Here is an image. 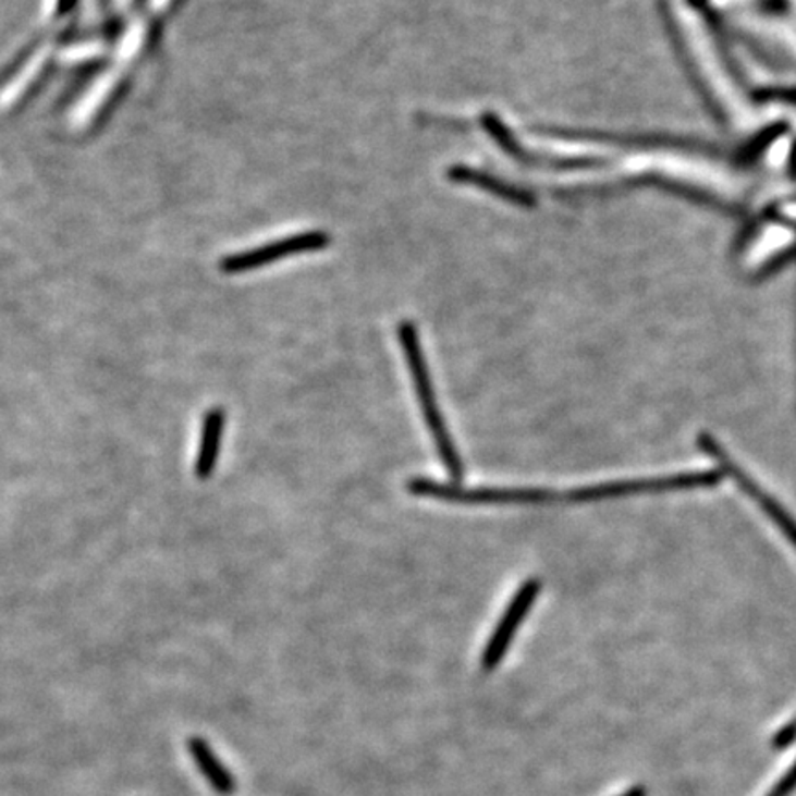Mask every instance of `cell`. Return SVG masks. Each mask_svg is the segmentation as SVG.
Returning <instances> with one entry per match:
<instances>
[{
    "label": "cell",
    "mask_w": 796,
    "mask_h": 796,
    "mask_svg": "<svg viewBox=\"0 0 796 796\" xmlns=\"http://www.w3.org/2000/svg\"><path fill=\"white\" fill-rule=\"evenodd\" d=\"M796 789V760L766 796H789Z\"/></svg>",
    "instance_id": "cell-9"
},
{
    "label": "cell",
    "mask_w": 796,
    "mask_h": 796,
    "mask_svg": "<svg viewBox=\"0 0 796 796\" xmlns=\"http://www.w3.org/2000/svg\"><path fill=\"white\" fill-rule=\"evenodd\" d=\"M617 796H644V791H641L640 787H633V789L625 791V793Z\"/></svg>",
    "instance_id": "cell-11"
},
{
    "label": "cell",
    "mask_w": 796,
    "mask_h": 796,
    "mask_svg": "<svg viewBox=\"0 0 796 796\" xmlns=\"http://www.w3.org/2000/svg\"><path fill=\"white\" fill-rule=\"evenodd\" d=\"M330 246V234L323 231H305L292 234L287 238L275 240L270 244L247 249L238 255H229L220 262V270L225 275H240L247 271L260 270L268 264L284 260V258L299 257L306 253L323 252Z\"/></svg>",
    "instance_id": "cell-4"
},
{
    "label": "cell",
    "mask_w": 796,
    "mask_h": 796,
    "mask_svg": "<svg viewBox=\"0 0 796 796\" xmlns=\"http://www.w3.org/2000/svg\"><path fill=\"white\" fill-rule=\"evenodd\" d=\"M399 342H401L404 358H406L407 369L414 380L415 393L419 396L420 409L425 417L426 426L430 430L436 450H438L439 460L443 463L444 468L449 470L450 478L455 483H460L463 479V460L457 449H455L454 439L450 436L449 426L444 423L441 407L438 404V395L433 390L431 382L430 369L426 364L425 353L420 347L419 330L412 321H402L396 329Z\"/></svg>",
    "instance_id": "cell-1"
},
{
    "label": "cell",
    "mask_w": 796,
    "mask_h": 796,
    "mask_svg": "<svg viewBox=\"0 0 796 796\" xmlns=\"http://www.w3.org/2000/svg\"><path fill=\"white\" fill-rule=\"evenodd\" d=\"M76 2L78 0H58V12H56V15L63 17V15L71 12L72 8L76 7Z\"/></svg>",
    "instance_id": "cell-10"
},
{
    "label": "cell",
    "mask_w": 796,
    "mask_h": 796,
    "mask_svg": "<svg viewBox=\"0 0 796 796\" xmlns=\"http://www.w3.org/2000/svg\"><path fill=\"white\" fill-rule=\"evenodd\" d=\"M697 444H699V449H701L708 457H712L713 462L718 463L719 470L725 474V476H728V478L734 479L737 487H739L743 492H747V494H749V497L752 498L758 505H760L761 510L766 511L767 516H771V521H773L774 524H776V526H779L780 529L787 535V539H789L793 544H796V524L793 522V518L785 513L784 507H782V505H780L773 497H769V494H767V492L763 491L758 483H756L755 479L750 478L749 474L745 473V470H743V468L739 467L734 460H732L731 455L726 454V450L723 449V446H721V444H719L718 441L710 436V433H701V436L697 438Z\"/></svg>",
    "instance_id": "cell-5"
},
{
    "label": "cell",
    "mask_w": 796,
    "mask_h": 796,
    "mask_svg": "<svg viewBox=\"0 0 796 796\" xmlns=\"http://www.w3.org/2000/svg\"><path fill=\"white\" fill-rule=\"evenodd\" d=\"M223 426H225V412L222 407H212L205 414L201 423V439H199L198 460L194 473L198 479L205 481L215 473L220 443H222Z\"/></svg>",
    "instance_id": "cell-7"
},
{
    "label": "cell",
    "mask_w": 796,
    "mask_h": 796,
    "mask_svg": "<svg viewBox=\"0 0 796 796\" xmlns=\"http://www.w3.org/2000/svg\"><path fill=\"white\" fill-rule=\"evenodd\" d=\"M409 494L420 498H436L441 502L463 503V505H555L563 503V492L548 489H526V487H468L457 483H443L436 479H407Z\"/></svg>",
    "instance_id": "cell-2"
},
{
    "label": "cell",
    "mask_w": 796,
    "mask_h": 796,
    "mask_svg": "<svg viewBox=\"0 0 796 796\" xmlns=\"http://www.w3.org/2000/svg\"><path fill=\"white\" fill-rule=\"evenodd\" d=\"M540 581L539 579H527L518 592L511 598L510 605L503 612L502 620L498 622L497 627L492 630L491 640L486 646V651L481 654V665L483 670L492 671L502 662L503 657L510 649L513 636L516 629L521 627L527 612L531 611L535 601L539 598Z\"/></svg>",
    "instance_id": "cell-6"
},
{
    "label": "cell",
    "mask_w": 796,
    "mask_h": 796,
    "mask_svg": "<svg viewBox=\"0 0 796 796\" xmlns=\"http://www.w3.org/2000/svg\"><path fill=\"white\" fill-rule=\"evenodd\" d=\"M725 474L719 468L695 470V473L671 474L664 478L617 479L598 486L579 487L563 492V503H590L612 498L654 494V492L691 491L718 486Z\"/></svg>",
    "instance_id": "cell-3"
},
{
    "label": "cell",
    "mask_w": 796,
    "mask_h": 796,
    "mask_svg": "<svg viewBox=\"0 0 796 796\" xmlns=\"http://www.w3.org/2000/svg\"><path fill=\"white\" fill-rule=\"evenodd\" d=\"M186 747H188L192 760L196 761L199 773L204 774L210 787L216 793H220V795H233L234 789H236L233 776H231V773H229L225 766L220 761V758L216 756L209 743L201 739V737H191L188 743H186Z\"/></svg>",
    "instance_id": "cell-8"
}]
</instances>
